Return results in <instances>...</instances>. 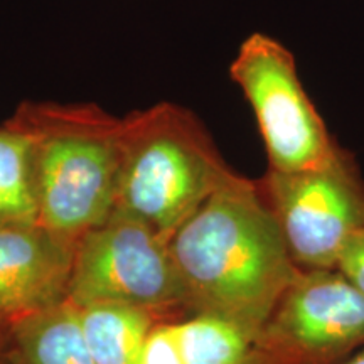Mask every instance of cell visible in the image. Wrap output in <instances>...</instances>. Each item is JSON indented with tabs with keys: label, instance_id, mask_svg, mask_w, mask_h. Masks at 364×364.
<instances>
[{
	"label": "cell",
	"instance_id": "cell-3",
	"mask_svg": "<svg viewBox=\"0 0 364 364\" xmlns=\"http://www.w3.org/2000/svg\"><path fill=\"white\" fill-rule=\"evenodd\" d=\"M236 172L193 112L159 103L122 118L115 209L169 243Z\"/></svg>",
	"mask_w": 364,
	"mask_h": 364
},
{
	"label": "cell",
	"instance_id": "cell-14",
	"mask_svg": "<svg viewBox=\"0 0 364 364\" xmlns=\"http://www.w3.org/2000/svg\"><path fill=\"white\" fill-rule=\"evenodd\" d=\"M336 270L364 295V230L346 243Z\"/></svg>",
	"mask_w": 364,
	"mask_h": 364
},
{
	"label": "cell",
	"instance_id": "cell-5",
	"mask_svg": "<svg viewBox=\"0 0 364 364\" xmlns=\"http://www.w3.org/2000/svg\"><path fill=\"white\" fill-rule=\"evenodd\" d=\"M257 182L299 270H334L364 230V181L348 150L317 169L267 171Z\"/></svg>",
	"mask_w": 364,
	"mask_h": 364
},
{
	"label": "cell",
	"instance_id": "cell-10",
	"mask_svg": "<svg viewBox=\"0 0 364 364\" xmlns=\"http://www.w3.org/2000/svg\"><path fill=\"white\" fill-rule=\"evenodd\" d=\"M95 364H139L147 334L159 321L140 309L110 302L76 306Z\"/></svg>",
	"mask_w": 364,
	"mask_h": 364
},
{
	"label": "cell",
	"instance_id": "cell-2",
	"mask_svg": "<svg viewBox=\"0 0 364 364\" xmlns=\"http://www.w3.org/2000/svg\"><path fill=\"white\" fill-rule=\"evenodd\" d=\"M7 124L29 140L41 228L75 245L115 211L122 118L97 105L26 103Z\"/></svg>",
	"mask_w": 364,
	"mask_h": 364
},
{
	"label": "cell",
	"instance_id": "cell-13",
	"mask_svg": "<svg viewBox=\"0 0 364 364\" xmlns=\"http://www.w3.org/2000/svg\"><path fill=\"white\" fill-rule=\"evenodd\" d=\"M139 364H186L177 339L176 322H157L150 329L140 351Z\"/></svg>",
	"mask_w": 364,
	"mask_h": 364
},
{
	"label": "cell",
	"instance_id": "cell-15",
	"mask_svg": "<svg viewBox=\"0 0 364 364\" xmlns=\"http://www.w3.org/2000/svg\"><path fill=\"white\" fill-rule=\"evenodd\" d=\"M0 364H11L9 363V354H7L6 322H0Z\"/></svg>",
	"mask_w": 364,
	"mask_h": 364
},
{
	"label": "cell",
	"instance_id": "cell-6",
	"mask_svg": "<svg viewBox=\"0 0 364 364\" xmlns=\"http://www.w3.org/2000/svg\"><path fill=\"white\" fill-rule=\"evenodd\" d=\"M247 97L268 157V171L300 172L326 166L343 150L307 97L292 53L270 36L255 33L230 66Z\"/></svg>",
	"mask_w": 364,
	"mask_h": 364
},
{
	"label": "cell",
	"instance_id": "cell-9",
	"mask_svg": "<svg viewBox=\"0 0 364 364\" xmlns=\"http://www.w3.org/2000/svg\"><path fill=\"white\" fill-rule=\"evenodd\" d=\"M6 336L11 364H95L68 299L7 321Z\"/></svg>",
	"mask_w": 364,
	"mask_h": 364
},
{
	"label": "cell",
	"instance_id": "cell-7",
	"mask_svg": "<svg viewBox=\"0 0 364 364\" xmlns=\"http://www.w3.org/2000/svg\"><path fill=\"white\" fill-rule=\"evenodd\" d=\"M364 346V295L336 270H299L247 364H336Z\"/></svg>",
	"mask_w": 364,
	"mask_h": 364
},
{
	"label": "cell",
	"instance_id": "cell-4",
	"mask_svg": "<svg viewBox=\"0 0 364 364\" xmlns=\"http://www.w3.org/2000/svg\"><path fill=\"white\" fill-rule=\"evenodd\" d=\"M66 299L75 306L122 304L164 322L191 316L169 243L117 209L76 240Z\"/></svg>",
	"mask_w": 364,
	"mask_h": 364
},
{
	"label": "cell",
	"instance_id": "cell-8",
	"mask_svg": "<svg viewBox=\"0 0 364 364\" xmlns=\"http://www.w3.org/2000/svg\"><path fill=\"white\" fill-rule=\"evenodd\" d=\"M73 250L39 225L0 226V322L65 300Z\"/></svg>",
	"mask_w": 364,
	"mask_h": 364
},
{
	"label": "cell",
	"instance_id": "cell-1",
	"mask_svg": "<svg viewBox=\"0 0 364 364\" xmlns=\"http://www.w3.org/2000/svg\"><path fill=\"white\" fill-rule=\"evenodd\" d=\"M193 314H211L257 334L299 268L258 182L236 174L169 240Z\"/></svg>",
	"mask_w": 364,
	"mask_h": 364
},
{
	"label": "cell",
	"instance_id": "cell-16",
	"mask_svg": "<svg viewBox=\"0 0 364 364\" xmlns=\"http://www.w3.org/2000/svg\"><path fill=\"white\" fill-rule=\"evenodd\" d=\"M346 364H364V346H363V351L358 353L356 356H353Z\"/></svg>",
	"mask_w": 364,
	"mask_h": 364
},
{
	"label": "cell",
	"instance_id": "cell-11",
	"mask_svg": "<svg viewBox=\"0 0 364 364\" xmlns=\"http://www.w3.org/2000/svg\"><path fill=\"white\" fill-rule=\"evenodd\" d=\"M38 225L33 164L27 136L0 127V226Z\"/></svg>",
	"mask_w": 364,
	"mask_h": 364
},
{
	"label": "cell",
	"instance_id": "cell-12",
	"mask_svg": "<svg viewBox=\"0 0 364 364\" xmlns=\"http://www.w3.org/2000/svg\"><path fill=\"white\" fill-rule=\"evenodd\" d=\"M177 339L186 364H247L252 336L235 322L193 314L176 322Z\"/></svg>",
	"mask_w": 364,
	"mask_h": 364
}]
</instances>
